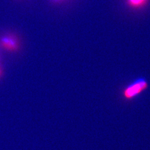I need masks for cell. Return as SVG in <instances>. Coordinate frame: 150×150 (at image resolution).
Masks as SVG:
<instances>
[{"label": "cell", "instance_id": "cell-3", "mask_svg": "<svg viewBox=\"0 0 150 150\" xmlns=\"http://www.w3.org/2000/svg\"><path fill=\"white\" fill-rule=\"evenodd\" d=\"M149 0H125V4L133 10H140L147 6Z\"/></svg>", "mask_w": 150, "mask_h": 150}, {"label": "cell", "instance_id": "cell-1", "mask_svg": "<svg viewBox=\"0 0 150 150\" xmlns=\"http://www.w3.org/2000/svg\"><path fill=\"white\" fill-rule=\"evenodd\" d=\"M148 86L147 79L144 77H139L124 88L122 91V96L126 101L133 100L146 91Z\"/></svg>", "mask_w": 150, "mask_h": 150}, {"label": "cell", "instance_id": "cell-5", "mask_svg": "<svg viewBox=\"0 0 150 150\" xmlns=\"http://www.w3.org/2000/svg\"><path fill=\"white\" fill-rule=\"evenodd\" d=\"M1 74H2V72H1V69L0 68V76H1Z\"/></svg>", "mask_w": 150, "mask_h": 150}, {"label": "cell", "instance_id": "cell-2", "mask_svg": "<svg viewBox=\"0 0 150 150\" xmlns=\"http://www.w3.org/2000/svg\"><path fill=\"white\" fill-rule=\"evenodd\" d=\"M2 48L9 52H15L20 48V41L15 35L8 34L3 36L0 40Z\"/></svg>", "mask_w": 150, "mask_h": 150}, {"label": "cell", "instance_id": "cell-4", "mask_svg": "<svg viewBox=\"0 0 150 150\" xmlns=\"http://www.w3.org/2000/svg\"><path fill=\"white\" fill-rule=\"evenodd\" d=\"M64 1H66V0H50V1L53 3H59Z\"/></svg>", "mask_w": 150, "mask_h": 150}]
</instances>
